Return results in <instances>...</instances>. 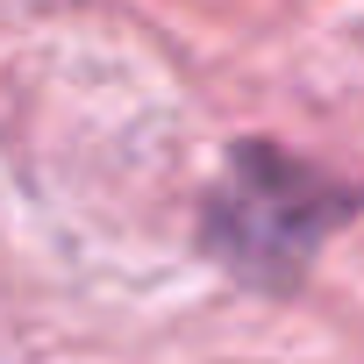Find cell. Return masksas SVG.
<instances>
[{"label": "cell", "mask_w": 364, "mask_h": 364, "mask_svg": "<svg viewBox=\"0 0 364 364\" xmlns=\"http://www.w3.org/2000/svg\"><path fill=\"white\" fill-rule=\"evenodd\" d=\"M350 208L357 200L336 178L293 164L286 150L250 143V150L229 157V178L208 200V250L229 257L250 286H286Z\"/></svg>", "instance_id": "6da1fadb"}]
</instances>
